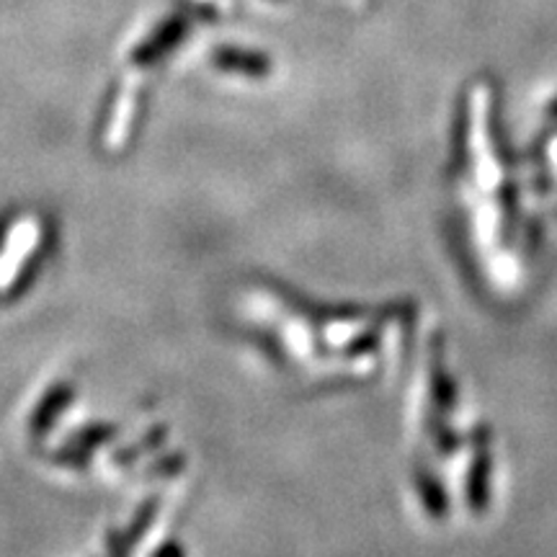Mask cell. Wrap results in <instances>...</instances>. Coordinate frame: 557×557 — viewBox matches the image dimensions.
Masks as SVG:
<instances>
[{
	"label": "cell",
	"mask_w": 557,
	"mask_h": 557,
	"mask_svg": "<svg viewBox=\"0 0 557 557\" xmlns=\"http://www.w3.org/2000/svg\"><path fill=\"white\" fill-rule=\"evenodd\" d=\"M418 485H421L423 504H426L429 511L434 513V517H442L444 506H447V500H444V493H442V487H438L436 480L429 478L426 472H423V475L418 478Z\"/></svg>",
	"instance_id": "obj_1"
},
{
	"label": "cell",
	"mask_w": 557,
	"mask_h": 557,
	"mask_svg": "<svg viewBox=\"0 0 557 557\" xmlns=\"http://www.w3.org/2000/svg\"><path fill=\"white\" fill-rule=\"evenodd\" d=\"M553 114H557V103H555V107H553Z\"/></svg>",
	"instance_id": "obj_2"
}]
</instances>
